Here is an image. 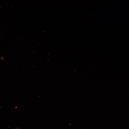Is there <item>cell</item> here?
I'll use <instances>...</instances> for the list:
<instances>
[{"label":"cell","instance_id":"6da1fadb","mask_svg":"<svg viewBox=\"0 0 129 129\" xmlns=\"http://www.w3.org/2000/svg\"><path fill=\"white\" fill-rule=\"evenodd\" d=\"M5 60V57L3 56H1L0 57V60L4 61Z\"/></svg>","mask_w":129,"mask_h":129}]
</instances>
